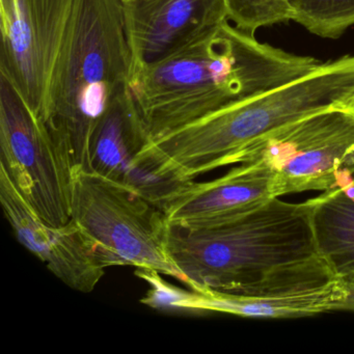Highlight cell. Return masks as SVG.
<instances>
[{"mask_svg": "<svg viewBox=\"0 0 354 354\" xmlns=\"http://www.w3.org/2000/svg\"><path fill=\"white\" fill-rule=\"evenodd\" d=\"M147 142L144 123L126 86L95 130L90 171L136 188L160 206L163 198L178 185L160 181L138 169L136 159Z\"/></svg>", "mask_w": 354, "mask_h": 354, "instance_id": "cell-12", "label": "cell"}, {"mask_svg": "<svg viewBox=\"0 0 354 354\" xmlns=\"http://www.w3.org/2000/svg\"><path fill=\"white\" fill-rule=\"evenodd\" d=\"M343 109H345L346 111H349L351 115H354V95L349 99V100L347 101V102H346Z\"/></svg>", "mask_w": 354, "mask_h": 354, "instance_id": "cell-19", "label": "cell"}, {"mask_svg": "<svg viewBox=\"0 0 354 354\" xmlns=\"http://www.w3.org/2000/svg\"><path fill=\"white\" fill-rule=\"evenodd\" d=\"M225 5L227 21L250 35L262 28L292 21L289 0H225Z\"/></svg>", "mask_w": 354, "mask_h": 354, "instance_id": "cell-16", "label": "cell"}, {"mask_svg": "<svg viewBox=\"0 0 354 354\" xmlns=\"http://www.w3.org/2000/svg\"><path fill=\"white\" fill-rule=\"evenodd\" d=\"M292 21L315 36L337 39L354 26V0H289Z\"/></svg>", "mask_w": 354, "mask_h": 354, "instance_id": "cell-15", "label": "cell"}, {"mask_svg": "<svg viewBox=\"0 0 354 354\" xmlns=\"http://www.w3.org/2000/svg\"><path fill=\"white\" fill-rule=\"evenodd\" d=\"M167 248L185 285L196 292L279 297L339 279L319 254L308 201L272 198L215 223H169Z\"/></svg>", "mask_w": 354, "mask_h": 354, "instance_id": "cell-1", "label": "cell"}, {"mask_svg": "<svg viewBox=\"0 0 354 354\" xmlns=\"http://www.w3.org/2000/svg\"><path fill=\"white\" fill-rule=\"evenodd\" d=\"M0 169L44 223L61 227L71 221V160L46 124L3 74H0Z\"/></svg>", "mask_w": 354, "mask_h": 354, "instance_id": "cell-7", "label": "cell"}, {"mask_svg": "<svg viewBox=\"0 0 354 354\" xmlns=\"http://www.w3.org/2000/svg\"><path fill=\"white\" fill-rule=\"evenodd\" d=\"M72 221L104 268H150L185 283L167 248L169 221L136 188L92 171L73 169Z\"/></svg>", "mask_w": 354, "mask_h": 354, "instance_id": "cell-5", "label": "cell"}, {"mask_svg": "<svg viewBox=\"0 0 354 354\" xmlns=\"http://www.w3.org/2000/svg\"><path fill=\"white\" fill-rule=\"evenodd\" d=\"M136 275L148 283V293L140 302L159 310L192 313V304L196 292L180 289L165 281L161 273L155 269L136 268Z\"/></svg>", "mask_w": 354, "mask_h": 354, "instance_id": "cell-17", "label": "cell"}, {"mask_svg": "<svg viewBox=\"0 0 354 354\" xmlns=\"http://www.w3.org/2000/svg\"><path fill=\"white\" fill-rule=\"evenodd\" d=\"M346 286H347L349 293H348L345 304L342 306V310H353L354 312V283H346Z\"/></svg>", "mask_w": 354, "mask_h": 354, "instance_id": "cell-18", "label": "cell"}, {"mask_svg": "<svg viewBox=\"0 0 354 354\" xmlns=\"http://www.w3.org/2000/svg\"><path fill=\"white\" fill-rule=\"evenodd\" d=\"M69 0H0V74L39 115Z\"/></svg>", "mask_w": 354, "mask_h": 354, "instance_id": "cell-8", "label": "cell"}, {"mask_svg": "<svg viewBox=\"0 0 354 354\" xmlns=\"http://www.w3.org/2000/svg\"><path fill=\"white\" fill-rule=\"evenodd\" d=\"M353 95L354 57L345 55L295 82L149 140L136 163L167 183L194 181L235 165L237 155L265 134L326 109H343Z\"/></svg>", "mask_w": 354, "mask_h": 354, "instance_id": "cell-4", "label": "cell"}, {"mask_svg": "<svg viewBox=\"0 0 354 354\" xmlns=\"http://www.w3.org/2000/svg\"><path fill=\"white\" fill-rule=\"evenodd\" d=\"M131 70L122 0H69L39 117L73 169L90 171L95 130Z\"/></svg>", "mask_w": 354, "mask_h": 354, "instance_id": "cell-3", "label": "cell"}, {"mask_svg": "<svg viewBox=\"0 0 354 354\" xmlns=\"http://www.w3.org/2000/svg\"><path fill=\"white\" fill-rule=\"evenodd\" d=\"M131 73L227 21L225 0H122Z\"/></svg>", "mask_w": 354, "mask_h": 354, "instance_id": "cell-10", "label": "cell"}, {"mask_svg": "<svg viewBox=\"0 0 354 354\" xmlns=\"http://www.w3.org/2000/svg\"><path fill=\"white\" fill-rule=\"evenodd\" d=\"M323 64L261 43L225 21L132 72L127 88L149 142L295 82Z\"/></svg>", "mask_w": 354, "mask_h": 354, "instance_id": "cell-2", "label": "cell"}, {"mask_svg": "<svg viewBox=\"0 0 354 354\" xmlns=\"http://www.w3.org/2000/svg\"><path fill=\"white\" fill-rule=\"evenodd\" d=\"M264 163L274 198L354 182V115L342 107L286 124L246 147L235 163Z\"/></svg>", "mask_w": 354, "mask_h": 354, "instance_id": "cell-6", "label": "cell"}, {"mask_svg": "<svg viewBox=\"0 0 354 354\" xmlns=\"http://www.w3.org/2000/svg\"><path fill=\"white\" fill-rule=\"evenodd\" d=\"M348 293L347 286L341 279L310 291L279 297L246 298L196 291L192 313H223L252 318H299L341 310Z\"/></svg>", "mask_w": 354, "mask_h": 354, "instance_id": "cell-13", "label": "cell"}, {"mask_svg": "<svg viewBox=\"0 0 354 354\" xmlns=\"http://www.w3.org/2000/svg\"><path fill=\"white\" fill-rule=\"evenodd\" d=\"M272 198V174L257 160L212 181L179 184L160 207L171 225H200L242 214Z\"/></svg>", "mask_w": 354, "mask_h": 354, "instance_id": "cell-11", "label": "cell"}, {"mask_svg": "<svg viewBox=\"0 0 354 354\" xmlns=\"http://www.w3.org/2000/svg\"><path fill=\"white\" fill-rule=\"evenodd\" d=\"M0 202L18 241L38 257L64 283L91 293L105 269L75 221L61 227L44 223L22 198L9 176L0 169Z\"/></svg>", "mask_w": 354, "mask_h": 354, "instance_id": "cell-9", "label": "cell"}, {"mask_svg": "<svg viewBox=\"0 0 354 354\" xmlns=\"http://www.w3.org/2000/svg\"><path fill=\"white\" fill-rule=\"evenodd\" d=\"M308 202L319 254L337 279L354 283V182Z\"/></svg>", "mask_w": 354, "mask_h": 354, "instance_id": "cell-14", "label": "cell"}]
</instances>
